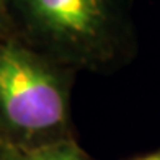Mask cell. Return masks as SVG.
I'll use <instances>...</instances> for the list:
<instances>
[{
	"mask_svg": "<svg viewBox=\"0 0 160 160\" xmlns=\"http://www.w3.org/2000/svg\"><path fill=\"white\" fill-rule=\"evenodd\" d=\"M10 33L57 64L97 65L114 49L121 0H5Z\"/></svg>",
	"mask_w": 160,
	"mask_h": 160,
	"instance_id": "1",
	"label": "cell"
},
{
	"mask_svg": "<svg viewBox=\"0 0 160 160\" xmlns=\"http://www.w3.org/2000/svg\"><path fill=\"white\" fill-rule=\"evenodd\" d=\"M59 65L15 34L0 36V131L10 144L54 141L65 128L69 92Z\"/></svg>",
	"mask_w": 160,
	"mask_h": 160,
	"instance_id": "2",
	"label": "cell"
},
{
	"mask_svg": "<svg viewBox=\"0 0 160 160\" xmlns=\"http://www.w3.org/2000/svg\"><path fill=\"white\" fill-rule=\"evenodd\" d=\"M2 152L8 160H87L77 145L67 139H54L39 144H3Z\"/></svg>",
	"mask_w": 160,
	"mask_h": 160,
	"instance_id": "3",
	"label": "cell"
},
{
	"mask_svg": "<svg viewBox=\"0 0 160 160\" xmlns=\"http://www.w3.org/2000/svg\"><path fill=\"white\" fill-rule=\"evenodd\" d=\"M8 20H7V10H5V0H0V36L8 34Z\"/></svg>",
	"mask_w": 160,
	"mask_h": 160,
	"instance_id": "4",
	"label": "cell"
},
{
	"mask_svg": "<svg viewBox=\"0 0 160 160\" xmlns=\"http://www.w3.org/2000/svg\"><path fill=\"white\" fill-rule=\"evenodd\" d=\"M142 160H160V155H154V157H147V158H142Z\"/></svg>",
	"mask_w": 160,
	"mask_h": 160,
	"instance_id": "5",
	"label": "cell"
},
{
	"mask_svg": "<svg viewBox=\"0 0 160 160\" xmlns=\"http://www.w3.org/2000/svg\"><path fill=\"white\" fill-rule=\"evenodd\" d=\"M0 160H8V158H7V155L2 152V149H0Z\"/></svg>",
	"mask_w": 160,
	"mask_h": 160,
	"instance_id": "6",
	"label": "cell"
}]
</instances>
